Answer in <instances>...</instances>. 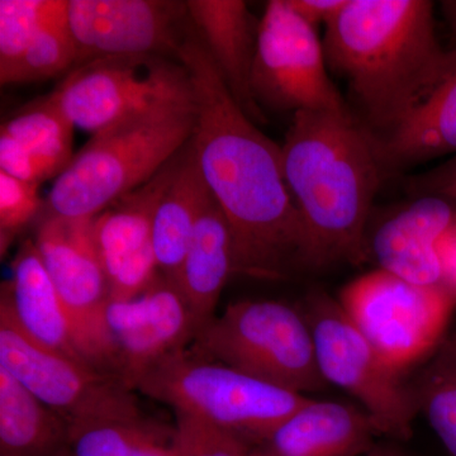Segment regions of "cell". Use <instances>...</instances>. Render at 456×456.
<instances>
[{
	"label": "cell",
	"mask_w": 456,
	"mask_h": 456,
	"mask_svg": "<svg viewBox=\"0 0 456 456\" xmlns=\"http://www.w3.org/2000/svg\"><path fill=\"white\" fill-rule=\"evenodd\" d=\"M69 426L0 367V456H66Z\"/></svg>",
	"instance_id": "23"
},
{
	"label": "cell",
	"mask_w": 456,
	"mask_h": 456,
	"mask_svg": "<svg viewBox=\"0 0 456 456\" xmlns=\"http://www.w3.org/2000/svg\"><path fill=\"white\" fill-rule=\"evenodd\" d=\"M251 90L257 104L284 112H346L330 79L317 29L288 0H270L257 29Z\"/></svg>",
	"instance_id": "11"
},
{
	"label": "cell",
	"mask_w": 456,
	"mask_h": 456,
	"mask_svg": "<svg viewBox=\"0 0 456 456\" xmlns=\"http://www.w3.org/2000/svg\"><path fill=\"white\" fill-rule=\"evenodd\" d=\"M0 312L45 349L88 364L77 346L64 303L31 240L20 246L12 264V278L2 284Z\"/></svg>",
	"instance_id": "17"
},
{
	"label": "cell",
	"mask_w": 456,
	"mask_h": 456,
	"mask_svg": "<svg viewBox=\"0 0 456 456\" xmlns=\"http://www.w3.org/2000/svg\"><path fill=\"white\" fill-rule=\"evenodd\" d=\"M180 456H256L244 437L187 413L175 412Z\"/></svg>",
	"instance_id": "28"
},
{
	"label": "cell",
	"mask_w": 456,
	"mask_h": 456,
	"mask_svg": "<svg viewBox=\"0 0 456 456\" xmlns=\"http://www.w3.org/2000/svg\"><path fill=\"white\" fill-rule=\"evenodd\" d=\"M106 318L117 349V377L132 391L150 368L187 350L198 331L179 288L163 274L136 298L110 301Z\"/></svg>",
	"instance_id": "15"
},
{
	"label": "cell",
	"mask_w": 456,
	"mask_h": 456,
	"mask_svg": "<svg viewBox=\"0 0 456 456\" xmlns=\"http://www.w3.org/2000/svg\"><path fill=\"white\" fill-rule=\"evenodd\" d=\"M40 185L22 182L0 171V250L4 254L12 241L29 224L41 217L45 202Z\"/></svg>",
	"instance_id": "29"
},
{
	"label": "cell",
	"mask_w": 456,
	"mask_h": 456,
	"mask_svg": "<svg viewBox=\"0 0 456 456\" xmlns=\"http://www.w3.org/2000/svg\"><path fill=\"white\" fill-rule=\"evenodd\" d=\"M178 154L149 182L93 218L95 245L110 281V301L136 298L161 274L152 231L156 209L175 173Z\"/></svg>",
	"instance_id": "14"
},
{
	"label": "cell",
	"mask_w": 456,
	"mask_h": 456,
	"mask_svg": "<svg viewBox=\"0 0 456 456\" xmlns=\"http://www.w3.org/2000/svg\"><path fill=\"white\" fill-rule=\"evenodd\" d=\"M212 198L189 140L180 150L175 173L159 202L152 231L159 270L173 283L178 278L198 221Z\"/></svg>",
	"instance_id": "21"
},
{
	"label": "cell",
	"mask_w": 456,
	"mask_h": 456,
	"mask_svg": "<svg viewBox=\"0 0 456 456\" xmlns=\"http://www.w3.org/2000/svg\"><path fill=\"white\" fill-rule=\"evenodd\" d=\"M441 349L446 351L449 355H452V358L456 359V335L452 336V338H449V340L444 342L443 347H441Z\"/></svg>",
	"instance_id": "36"
},
{
	"label": "cell",
	"mask_w": 456,
	"mask_h": 456,
	"mask_svg": "<svg viewBox=\"0 0 456 456\" xmlns=\"http://www.w3.org/2000/svg\"><path fill=\"white\" fill-rule=\"evenodd\" d=\"M444 11H445L446 18H448L450 25L456 33V0H449L443 3Z\"/></svg>",
	"instance_id": "33"
},
{
	"label": "cell",
	"mask_w": 456,
	"mask_h": 456,
	"mask_svg": "<svg viewBox=\"0 0 456 456\" xmlns=\"http://www.w3.org/2000/svg\"><path fill=\"white\" fill-rule=\"evenodd\" d=\"M235 273L232 232L226 216L213 197L198 221L175 281L193 314L198 331L216 317L222 290Z\"/></svg>",
	"instance_id": "20"
},
{
	"label": "cell",
	"mask_w": 456,
	"mask_h": 456,
	"mask_svg": "<svg viewBox=\"0 0 456 456\" xmlns=\"http://www.w3.org/2000/svg\"><path fill=\"white\" fill-rule=\"evenodd\" d=\"M74 128L55 93L51 92L18 110L2 126L0 134L16 141L60 175L74 156Z\"/></svg>",
	"instance_id": "24"
},
{
	"label": "cell",
	"mask_w": 456,
	"mask_h": 456,
	"mask_svg": "<svg viewBox=\"0 0 456 456\" xmlns=\"http://www.w3.org/2000/svg\"><path fill=\"white\" fill-rule=\"evenodd\" d=\"M0 367L20 380L69 428L145 416L134 391L116 375L40 346L0 312Z\"/></svg>",
	"instance_id": "10"
},
{
	"label": "cell",
	"mask_w": 456,
	"mask_h": 456,
	"mask_svg": "<svg viewBox=\"0 0 456 456\" xmlns=\"http://www.w3.org/2000/svg\"><path fill=\"white\" fill-rule=\"evenodd\" d=\"M419 411L452 456H456V359L441 349L415 388Z\"/></svg>",
	"instance_id": "26"
},
{
	"label": "cell",
	"mask_w": 456,
	"mask_h": 456,
	"mask_svg": "<svg viewBox=\"0 0 456 456\" xmlns=\"http://www.w3.org/2000/svg\"><path fill=\"white\" fill-rule=\"evenodd\" d=\"M377 435L364 410L310 398L254 446L256 456H364Z\"/></svg>",
	"instance_id": "16"
},
{
	"label": "cell",
	"mask_w": 456,
	"mask_h": 456,
	"mask_svg": "<svg viewBox=\"0 0 456 456\" xmlns=\"http://www.w3.org/2000/svg\"><path fill=\"white\" fill-rule=\"evenodd\" d=\"M191 344V351L204 359L290 392L305 395L327 386L307 318L284 303H232Z\"/></svg>",
	"instance_id": "6"
},
{
	"label": "cell",
	"mask_w": 456,
	"mask_h": 456,
	"mask_svg": "<svg viewBox=\"0 0 456 456\" xmlns=\"http://www.w3.org/2000/svg\"><path fill=\"white\" fill-rule=\"evenodd\" d=\"M185 5L231 94L253 121H260V107L251 90L259 23L254 25L242 0H189Z\"/></svg>",
	"instance_id": "19"
},
{
	"label": "cell",
	"mask_w": 456,
	"mask_h": 456,
	"mask_svg": "<svg viewBox=\"0 0 456 456\" xmlns=\"http://www.w3.org/2000/svg\"><path fill=\"white\" fill-rule=\"evenodd\" d=\"M0 171L36 185L59 176V173L49 164L44 163L3 134H0Z\"/></svg>",
	"instance_id": "30"
},
{
	"label": "cell",
	"mask_w": 456,
	"mask_h": 456,
	"mask_svg": "<svg viewBox=\"0 0 456 456\" xmlns=\"http://www.w3.org/2000/svg\"><path fill=\"white\" fill-rule=\"evenodd\" d=\"M364 456H404L402 452H395L393 449H377L374 448L371 452H369L368 454Z\"/></svg>",
	"instance_id": "35"
},
{
	"label": "cell",
	"mask_w": 456,
	"mask_h": 456,
	"mask_svg": "<svg viewBox=\"0 0 456 456\" xmlns=\"http://www.w3.org/2000/svg\"><path fill=\"white\" fill-rule=\"evenodd\" d=\"M456 222L445 200L421 198L384 222L375 233L373 253L380 269L419 285H443L437 245Z\"/></svg>",
	"instance_id": "18"
},
{
	"label": "cell",
	"mask_w": 456,
	"mask_h": 456,
	"mask_svg": "<svg viewBox=\"0 0 456 456\" xmlns=\"http://www.w3.org/2000/svg\"><path fill=\"white\" fill-rule=\"evenodd\" d=\"M147 397L233 432L256 445L308 401L191 350L167 356L134 386Z\"/></svg>",
	"instance_id": "5"
},
{
	"label": "cell",
	"mask_w": 456,
	"mask_h": 456,
	"mask_svg": "<svg viewBox=\"0 0 456 456\" xmlns=\"http://www.w3.org/2000/svg\"><path fill=\"white\" fill-rule=\"evenodd\" d=\"M194 98L137 114L93 134L60 173L42 215L90 220L149 182L194 131Z\"/></svg>",
	"instance_id": "4"
},
{
	"label": "cell",
	"mask_w": 456,
	"mask_h": 456,
	"mask_svg": "<svg viewBox=\"0 0 456 456\" xmlns=\"http://www.w3.org/2000/svg\"><path fill=\"white\" fill-rule=\"evenodd\" d=\"M437 255L443 272V287L456 299V222L440 240Z\"/></svg>",
	"instance_id": "32"
},
{
	"label": "cell",
	"mask_w": 456,
	"mask_h": 456,
	"mask_svg": "<svg viewBox=\"0 0 456 456\" xmlns=\"http://www.w3.org/2000/svg\"><path fill=\"white\" fill-rule=\"evenodd\" d=\"M443 193L445 194L446 197L456 200V170L455 173L452 174V178H450L448 184L443 188Z\"/></svg>",
	"instance_id": "34"
},
{
	"label": "cell",
	"mask_w": 456,
	"mask_h": 456,
	"mask_svg": "<svg viewBox=\"0 0 456 456\" xmlns=\"http://www.w3.org/2000/svg\"><path fill=\"white\" fill-rule=\"evenodd\" d=\"M53 93L74 127L92 134L156 107L193 99L184 66L161 55L89 60Z\"/></svg>",
	"instance_id": "9"
},
{
	"label": "cell",
	"mask_w": 456,
	"mask_h": 456,
	"mask_svg": "<svg viewBox=\"0 0 456 456\" xmlns=\"http://www.w3.org/2000/svg\"><path fill=\"white\" fill-rule=\"evenodd\" d=\"M35 244L73 323L83 358L116 375L117 349L107 325L110 281L93 233V218L41 215Z\"/></svg>",
	"instance_id": "12"
},
{
	"label": "cell",
	"mask_w": 456,
	"mask_h": 456,
	"mask_svg": "<svg viewBox=\"0 0 456 456\" xmlns=\"http://www.w3.org/2000/svg\"><path fill=\"white\" fill-rule=\"evenodd\" d=\"M338 303L383 362L402 374L443 340L456 299L443 285L411 283L379 269L347 284Z\"/></svg>",
	"instance_id": "7"
},
{
	"label": "cell",
	"mask_w": 456,
	"mask_h": 456,
	"mask_svg": "<svg viewBox=\"0 0 456 456\" xmlns=\"http://www.w3.org/2000/svg\"><path fill=\"white\" fill-rule=\"evenodd\" d=\"M176 59L193 88L191 147L230 224L236 273L260 279L283 277L293 261L305 264V239L285 180L281 146L239 106L191 20Z\"/></svg>",
	"instance_id": "1"
},
{
	"label": "cell",
	"mask_w": 456,
	"mask_h": 456,
	"mask_svg": "<svg viewBox=\"0 0 456 456\" xmlns=\"http://www.w3.org/2000/svg\"><path fill=\"white\" fill-rule=\"evenodd\" d=\"M302 312L326 383L358 399L380 435L408 439L419 412L415 389L408 388L402 374L383 362L338 301L323 293L311 294Z\"/></svg>",
	"instance_id": "8"
},
{
	"label": "cell",
	"mask_w": 456,
	"mask_h": 456,
	"mask_svg": "<svg viewBox=\"0 0 456 456\" xmlns=\"http://www.w3.org/2000/svg\"><path fill=\"white\" fill-rule=\"evenodd\" d=\"M66 9L68 0H2L0 71L13 65L42 27Z\"/></svg>",
	"instance_id": "27"
},
{
	"label": "cell",
	"mask_w": 456,
	"mask_h": 456,
	"mask_svg": "<svg viewBox=\"0 0 456 456\" xmlns=\"http://www.w3.org/2000/svg\"><path fill=\"white\" fill-rule=\"evenodd\" d=\"M322 42L330 70L386 134L431 94L452 59L428 0H347Z\"/></svg>",
	"instance_id": "3"
},
{
	"label": "cell",
	"mask_w": 456,
	"mask_h": 456,
	"mask_svg": "<svg viewBox=\"0 0 456 456\" xmlns=\"http://www.w3.org/2000/svg\"><path fill=\"white\" fill-rule=\"evenodd\" d=\"M290 7L308 25L317 28L323 23L327 26L346 5L347 0H288Z\"/></svg>",
	"instance_id": "31"
},
{
	"label": "cell",
	"mask_w": 456,
	"mask_h": 456,
	"mask_svg": "<svg viewBox=\"0 0 456 456\" xmlns=\"http://www.w3.org/2000/svg\"><path fill=\"white\" fill-rule=\"evenodd\" d=\"M185 3L167 0H68L77 65L98 57L173 55L188 23Z\"/></svg>",
	"instance_id": "13"
},
{
	"label": "cell",
	"mask_w": 456,
	"mask_h": 456,
	"mask_svg": "<svg viewBox=\"0 0 456 456\" xmlns=\"http://www.w3.org/2000/svg\"><path fill=\"white\" fill-rule=\"evenodd\" d=\"M75 64L77 49L66 9L65 13L42 27L13 65L0 71V82L3 86L38 82L64 73Z\"/></svg>",
	"instance_id": "25"
},
{
	"label": "cell",
	"mask_w": 456,
	"mask_h": 456,
	"mask_svg": "<svg viewBox=\"0 0 456 456\" xmlns=\"http://www.w3.org/2000/svg\"><path fill=\"white\" fill-rule=\"evenodd\" d=\"M383 167H401L456 152V50L431 94L395 130L377 141Z\"/></svg>",
	"instance_id": "22"
},
{
	"label": "cell",
	"mask_w": 456,
	"mask_h": 456,
	"mask_svg": "<svg viewBox=\"0 0 456 456\" xmlns=\"http://www.w3.org/2000/svg\"><path fill=\"white\" fill-rule=\"evenodd\" d=\"M281 158L305 230V265L362 263L383 167L374 137L350 110L294 113Z\"/></svg>",
	"instance_id": "2"
}]
</instances>
